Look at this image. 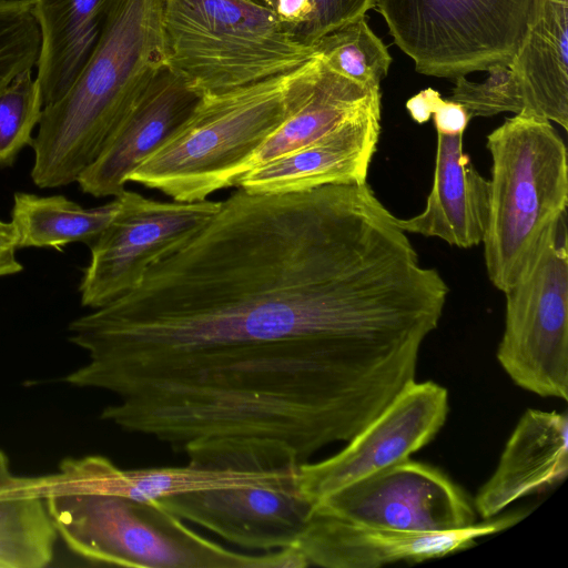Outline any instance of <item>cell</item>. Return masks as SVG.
Listing matches in <instances>:
<instances>
[{
  "mask_svg": "<svg viewBox=\"0 0 568 568\" xmlns=\"http://www.w3.org/2000/svg\"><path fill=\"white\" fill-rule=\"evenodd\" d=\"M432 116L436 131L452 133H464L471 119L462 104L442 97L437 100Z\"/></svg>",
  "mask_w": 568,
  "mask_h": 568,
  "instance_id": "83f0119b",
  "label": "cell"
},
{
  "mask_svg": "<svg viewBox=\"0 0 568 568\" xmlns=\"http://www.w3.org/2000/svg\"><path fill=\"white\" fill-rule=\"evenodd\" d=\"M40 44L32 0H0V89L37 65Z\"/></svg>",
  "mask_w": 568,
  "mask_h": 568,
  "instance_id": "d4e9b609",
  "label": "cell"
},
{
  "mask_svg": "<svg viewBox=\"0 0 568 568\" xmlns=\"http://www.w3.org/2000/svg\"><path fill=\"white\" fill-rule=\"evenodd\" d=\"M313 48L334 71L372 89H381L393 60L366 16L325 34Z\"/></svg>",
  "mask_w": 568,
  "mask_h": 568,
  "instance_id": "603a6c76",
  "label": "cell"
},
{
  "mask_svg": "<svg viewBox=\"0 0 568 568\" xmlns=\"http://www.w3.org/2000/svg\"><path fill=\"white\" fill-rule=\"evenodd\" d=\"M487 149L491 176L481 243L489 281L505 293L567 212V148L550 121L523 111L487 135Z\"/></svg>",
  "mask_w": 568,
  "mask_h": 568,
  "instance_id": "277c9868",
  "label": "cell"
},
{
  "mask_svg": "<svg viewBox=\"0 0 568 568\" xmlns=\"http://www.w3.org/2000/svg\"><path fill=\"white\" fill-rule=\"evenodd\" d=\"M260 1H262L264 4H266L267 7H270L271 9H273V10H274V8H275V1H276V0H260Z\"/></svg>",
  "mask_w": 568,
  "mask_h": 568,
  "instance_id": "1f68e13d",
  "label": "cell"
},
{
  "mask_svg": "<svg viewBox=\"0 0 568 568\" xmlns=\"http://www.w3.org/2000/svg\"><path fill=\"white\" fill-rule=\"evenodd\" d=\"M376 0H311V11L292 32L305 45L313 47L325 34L365 17Z\"/></svg>",
  "mask_w": 568,
  "mask_h": 568,
  "instance_id": "4316f807",
  "label": "cell"
},
{
  "mask_svg": "<svg viewBox=\"0 0 568 568\" xmlns=\"http://www.w3.org/2000/svg\"><path fill=\"white\" fill-rule=\"evenodd\" d=\"M274 11L291 31L301 24L311 11V0H276Z\"/></svg>",
  "mask_w": 568,
  "mask_h": 568,
  "instance_id": "f546056e",
  "label": "cell"
},
{
  "mask_svg": "<svg viewBox=\"0 0 568 568\" xmlns=\"http://www.w3.org/2000/svg\"><path fill=\"white\" fill-rule=\"evenodd\" d=\"M530 112L568 129V0H544L541 13L508 65Z\"/></svg>",
  "mask_w": 568,
  "mask_h": 568,
  "instance_id": "ffe728a7",
  "label": "cell"
},
{
  "mask_svg": "<svg viewBox=\"0 0 568 568\" xmlns=\"http://www.w3.org/2000/svg\"><path fill=\"white\" fill-rule=\"evenodd\" d=\"M202 94L163 67L141 93L98 158L77 182L95 197L118 196L130 175L187 119Z\"/></svg>",
  "mask_w": 568,
  "mask_h": 568,
  "instance_id": "5bb4252c",
  "label": "cell"
},
{
  "mask_svg": "<svg viewBox=\"0 0 568 568\" xmlns=\"http://www.w3.org/2000/svg\"><path fill=\"white\" fill-rule=\"evenodd\" d=\"M379 111L381 89L367 88L339 74L322 59L307 97L251 156L244 173L305 146L346 123Z\"/></svg>",
  "mask_w": 568,
  "mask_h": 568,
  "instance_id": "d6986e66",
  "label": "cell"
},
{
  "mask_svg": "<svg viewBox=\"0 0 568 568\" xmlns=\"http://www.w3.org/2000/svg\"><path fill=\"white\" fill-rule=\"evenodd\" d=\"M439 98L438 91L427 88L413 95L406 102V109L414 121L424 123L432 118L435 104Z\"/></svg>",
  "mask_w": 568,
  "mask_h": 568,
  "instance_id": "4dcf8cb0",
  "label": "cell"
},
{
  "mask_svg": "<svg viewBox=\"0 0 568 568\" xmlns=\"http://www.w3.org/2000/svg\"><path fill=\"white\" fill-rule=\"evenodd\" d=\"M544 0H376L394 43L424 75L456 79L509 65Z\"/></svg>",
  "mask_w": 568,
  "mask_h": 568,
  "instance_id": "52a82bcc",
  "label": "cell"
},
{
  "mask_svg": "<svg viewBox=\"0 0 568 568\" xmlns=\"http://www.w3.org/2000/svg\"><path fill=\"white\" fill-rule=\"evenodd\" d=\"M119 210L89 245L90 263L79 286L81 305L99 308L134 290L219 211L221 201L163 202L124 190Z\"/></svg>",
  "mask_w": 568,
  "mask_h": 568,
  "instance_id": "9c48e42d",
  "label": "cell"
},
{
  "mask_svg": "<svg viewBox=\"0 0 568 568\" xmlns=\"http://www.w3.org/2000/svg\"><path fill=\"white\" fill-rule=\"evenodd\" d=\"M568 474L566 412L527 409L511 432L498 464L478 489L473 504L483 520L513 503L544 493Z\"/></svg>",
  "mask_w": 568,
  "mask_h": 568,
  "instance_id": "2e32d148",
  "label": "cell"
},
{
  "mask_svg": "<svg viewBox=\"0 0 568 568\" xmlns=\"http://www.w3.org/2000/svg\"><path fill=\"white\" fill-rule=\"evenodd\" d=\"M447 389L432 381L407 385L336 454L300 467V485L312 506L329 494L428 445L446 423Z\"/></svg>",
  "mask_w": 568,
  "mask_h": 568,
  "instance_id": "7c38bea8",
  "label": "cell"
},
{
  "mask_svg": "<svg viewBox=\"0 0 568 568\" xmlns=\"http://www.w3.org/2000/svg\"><path fill=\"white\" fill-rule=\"evenodd\" d=\"M163 0H111L99 41L67 93L42 109L32 182H77L141 93L166 65Z\"/></svg>",
  "mask_w": 568,
  "mask_h": 568,
  "instance_id": "7a4b0ae2",
  "label": "cell"
},
{
  "mask_svg": "<svg viewBox=\"0 0 568 568\" xmlns=\"http://www.w3.org/2000/svg\"><path fill=\"white\" fill-rule=\"evenodd\" d=\"M119 210V199L83 207L63 195L13 194L11 221L18 248H62L73 242L87 245L101 234Z\"/></svg>",
  "mask_w": 568,
  "mask_h": 568,
  "instance_id": "7402d4cb",
  "label": "cell"
},
{
  "mask_svg": "<svg viewBox=\"0 0 568 568\" xmlns=\"http://www.w3.org/2000/svg\"><path fill=\"white\" fill-rule=\"evenodd\" d=\"M379 134L381 111L252 168L235 186L253 194H284L332 184L366 183Z\"/></svg>",
  "mask_w": 568,
  "mask_h": 568,
  "instance_id": "9a60e30c",
  "label": "cell"
},
{
  "mask_svg": "<svg viewBox=\"0 0 568 568\" xmlns=\"http://www.w3.org/2000/svg\"><path fill=\"white\" fill-rule=\"evenodd\" d=\"M301 465L253 481L196 489L155 501L182 520L241 548L264 552L293 548L313 509L300 485Z\"/></svg>",
  "mask_w": 568,
  "mask_h": 568,
  "instance_id": "30bf717a",
  "label": "cell"
},
{
  "mask_svg": "<svg viewBox=\"0 0 568 568\" xmlns=\"http://www.w3.org/2000/svg\"><path fill=\"white\" fill-rule=\"evenodd\" d=\"M367 184L242 189L139 286L73 320L84 388L160 437L346 443L415 381L448 285Z\"/></svg>",
  "mask_w": 568,
  "mask_h": 568,
  "instance_id": "6da1fadb",
  "label": "cell"
},
{
  "mask_svg": "<svg viewBox=\"0 0 568 568\" xmlns=\"http://www.w3.org/2000/svg\"><path fill=\"white\" fill-rule=\"evenodd\" d=\"M505 296V327L496 353L500 366L520 388L567 400V212L551 224L534 261Z\"/></svg>",
  "mask_w": 568,
  "mask_h": 568,
  "instance_id": "ba28073f",
  "label": "cell"
},
{
  "mask_svg": "<svg viewBox=\"0 0 568 568\" xmlns=\"http://www.w3.org/2000/svg\"><path fill=\"white\" fill-rule=\"evenodd\" d=\"M437 132L433 185L424 210L398 219L406 233L438 237L460 248L483 242L489 206V182L464 152V133Z\"/></svg>",
  "mask_w": 568,
  "mask_h": 568,
  "instance_id": "e0dca14e",
  "label": "cell"
},
{
  "mask_svg": "<svg viewBox=\"0 0 568 568\" xmlns=\"http://www.w3.org/2000/svg\"><path fill=\"white\" fill-rule=\"evenodd\" d=\"M58 538L34 477L16 475L0 450V568H43Z\"/></svg>",
  "mask_w": 568,
  "mask_h": 568,
  "instance_id": "44dd1931",
  "label": "cell"
},
{
  "mask_svg": "<svg viewBox=\"0 0 568 568\" xmlns=\"http://www.w3.org/2000/svg\"><path fill=\"white\" fill-rule=\"evenodd\" d=\"M313 509L349 521L410 531L476 523L473 500L440 469L407 458L322 498Z\"/></svg>",
  "mask_w": 568,
  "mask_h": 568,
  "instance_id": "8fae6325",
  "label": "cell"
},
{
  "mask_svg": "<svg viewBox=\"0 0 568 568\" xmlns=\"http://www.w3.org/2000/svg\"><path fill=\"white\" fill-rule=\"evenodd\" d=\"M166 67L200 94L295 70L316 51L260 0H163Z\"/></svg>",
  "mask_w": 568,
  "mask_h": 568,
  "instance_id": "8992f818",
  "label": "cell"
},
{
  "mask_svg": "<svg viewBox=\"0 0 568 568\" xmlns=\"http://www.w3.org/2000/svg\"><path fill=\"white\" fill-rule=\"evenodd\" d=\"M529 510H514L468 527L444 531H410L369 526L312 509L295 548L307 567L378 568L388 564L442 558L504 531Z\"/></svg>",
  "mask_w": 568,
  "mask_h": 568,
  "instance_id": "4fadbf2b",
  "label": "cell"
},
{
  "mask_svg": "<svg viewBox=\"0 0 568 568\" xmlns=\"http://www.w3.org/2000/svg\"><path fill=\"white\" fill-rule=\"evenodd\" d=\"M42 101L31 70L23 71L0 89V165L9 166L20 151L32 144V131L39 124Z\"/></svg>",
  "mask_w": 568,
  "mask_h": 568,
  "instance_id": "cb8c5ba5",
  "label": "cell"
},
{
  "mask_svg": "<svg viewBox=\"0 0 568 568\" xmlns=\"http://www.w3.org/2000/svg\"><path fill=\"white\" fill-rule=\"evenodd\" d=\"M486 71L488 77L484 82H473L466 77L456 78L450 100L462 104L470 118L523 112L525 99L511 69L507 65H494Z\"/></svg>",
  "mask_w": 568,
  "mask_h": 568,
  "instance_id": "484cf974",
  "label": "cell"
},
{
  "mask_svg": "<svg viewBox=\"0 0 568 568\" xmlns=\"http://www.w3.org/2000/svg\"><path fill=\"white\" fill-rule=\"evenodd\" d=\"M17 248L12 224L0 220V277L22 271L23 266L16 256Z\"/></svg>",
  "mask_w": 568,
  "mask_h": 568,
  "instance_id": "f1b7e54d",
  "label": "cell"
},
{
  "mask_svg": "<svg viewBox=\"0 0 568 568\" xmlns=\"http://www.w3.org/2000/svg\"><path fill=\"white\" fill-rule=\"evenodd\" d=\"M111 0H32L40 36L37 81L43 108L61 99L92 54Z\"/></svg>",
  "mask_w": 568,
  "mask_h": 568,
  "instance_id": "ac0fdd59",
  "label": "cell"
},
{
  "mask_svg": "<svg viewBox=\"0 0 568 568\" xmlns=\"http://www.w3.org/2000/svg\"><path fill=\"white\" fill-rule=\"evenodd\" d=\"M44 498L65 545L98 565L135 568H304L295 548L244 554L189 527L155 500L60 493Z\"/></svg>",
  "mask_w": 568,
  "mask_h": 568,
  "instance_id": "5b68a950",
  "label": "cell"
},
{
  "mask_svg": "<svg viewBox=\"0 0 568 568\" xmlns=\"http://www.w3.org/2000/svg\"><path fill=\"white\" fill-rule=\"evenodd\" d=\"M316 54L293 71L220 93L202 94L172 136L129 178L173 201H204L236 185L251 156L310 93Z\"/></svg>",
  "mask_w": 568,
  "mask_h": 568,
  "instance_id": "3957f363",
  "label": "cell"
}]
</instances>
